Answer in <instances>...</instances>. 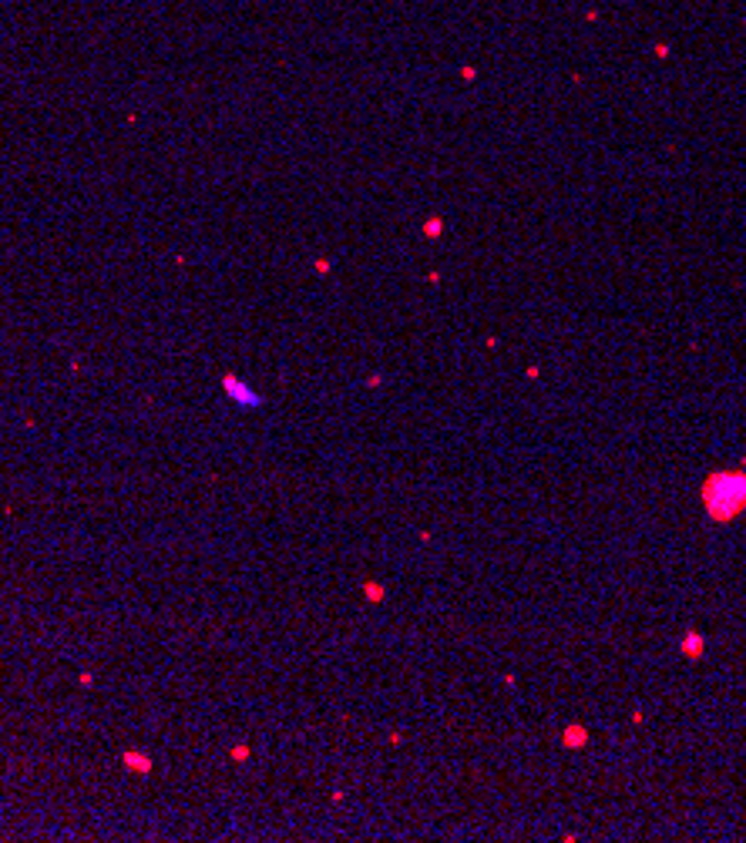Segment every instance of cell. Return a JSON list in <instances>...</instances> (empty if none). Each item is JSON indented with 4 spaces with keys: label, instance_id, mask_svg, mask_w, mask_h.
I'll return each instance as SVG.
<instances>
[{
    "label": "cell",
    "instance_id": "6da1fadb",
    "mask_svg": "<svg viewBox=\"0 0 746 843\" xmlns=\"http://www.w3.org/2000/svg\"><path fill=\"white\" fill-rule=\"evenodd\" d=\"M699 504L713 524H729L746 511V471H713L699 484Z\"/></svg>",
    "mask_w": 746,
    "mask_h": 843
},
{
    "label": "cell",
    "instance_id": "7a4b0ae2",
    "mask_svg": "<svg viewBox=\"0 0 746 843\" xmlns=\"http://www.w3.org/2000/svg\"><path fill=\"white\" fill-rule=\"evenodd\" d=\"M226 393H229L235 403H242V407H259V393H252L239 377H226Z\"/></svg>",
    "mask_w": 746,
    "mask_h": 843
},
{
    "label": "cell",
    "instance_id": "3957f363",
    "mask_svg": "<svg viewBox=\"0 0 746 843\" xmlns=\"http://www.w3.org/2000/svg\"><path fill=\"white\" fill-rule=\"evenodd\" d=\"M679 652H683L686 659H703V652H706V635L696 632V629H689V632L679 638Z\"/></svg>",
    "mask_w": 746,
    "mask_h": 843
},
{
    "label": "cell",
    "instance_id": "277c9868",
    "mask_svg": "<svg viewBox=\"0 0 746 843\" xmlns=\"http://www.w3.org/2000/svg\"><path fill=\"white\" fill-rule=\"evenodd\" d=\"M561 746L565 749H582L589 746V729L582 726V723H572V726L561 729Z\"/></svg>",
    "mask_w": 746,
    "mask_h": 843
},
{
    "label": "cell",
    "instance_id": "5b68a950",
    "mask_svg": "<svg viewBox=\"0 0 746 843\" xmlns=\"http://www.w3.org/2000/svg\"><path fill=\"white\" fill-rule=\"evenodd\" d=\"M364 592H366V598H370V601H380V598H383V588H380V585H373V581H366Z\"/></svg>",
    "mask_w": 746,
    "mask_h": 843
}]
</instances>
